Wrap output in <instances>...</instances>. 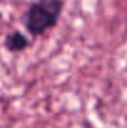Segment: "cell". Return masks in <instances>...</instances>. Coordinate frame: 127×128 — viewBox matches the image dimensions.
Listing matches in <instances>:
<instances>
[{
	"instance_id": "6da1fadb",
	"label": "cell",
	"mask_w": 127,
	"mask_h": 128,
	"mask_svg": "<svg viewBox=\"0 0 127 128\" xmlns=\"http://www.w3.org/2000/svg\"><path fill=\"white\" fill-rule=\"evenodd\" d=\"M64 0H33L21 21L31 38H40L54 29L62 14Z\"/></svg>"
},
{
	"instance_id": "7a4b0ae2",
	"label": "cell",
	"mask_w": 127,
	"mask_h": 128,
	"mask_svg": "<svg viewBox=\"0 0 127 128\" xmlns=\"http://www.w3.org/2000/svg\"><path fill=\"white\" fill-rule=\"evenodd\" d=\"M30 44L31 41L28 38V35H25L19 30H14L6 34L4 39V47L11 54H19L25 51L26 48H29Z\"/></svg>"
}]
</instances>
